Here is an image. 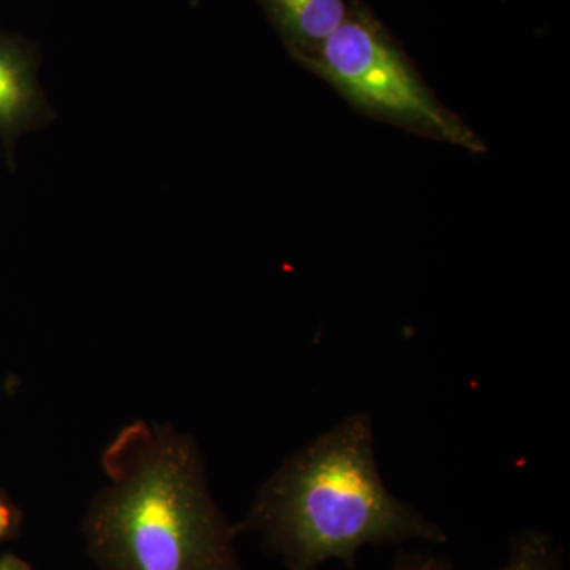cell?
Segmentation results:
<instances>
[{
  "mask_svg": "<svg viewBox=\"0 0 570 570\" xmlns=\"http://www.w3.org/2000/svg\"><path fill=\"white\" fill-rule=\"evenodd\" d=\"M111 483L85 520L100 570H239L236 528L214 504L193 439L132 423L104 453Z\"/></svg>",
  "mask_w": 570,
  "mask_h": 570,
  "instance_id": "obj_1",
  "label": "cell"
},
{
  "mask_svg": "<svg viewBox=\"0 0 570 570\" xmlns=\"http://www.w3.org/2000/svg\"><path fill=\"white\" fill-rule=\"evenodd\" d=\"M238 531L258 532L287 570H317L332 560L354 568L366 546L448 540L382 482L365 414L344 419L285 461Z\"/></svg>",
  "mask_w": 570,
  "mask_h": 570,
  "instance_id": "obj_2",
  "label": "cell"
},
{
  "mask_svg": "<svg viewBox=\"0 0 570 570\" xmlns=\"http://www.w3.org/2000/svg\"><path fill=\"white\" fill-rule=\"evenodd\" d=\"M299 62L373 118L471 153L485 151L478 135L441 104L406 56L363 14H348L340 29Z\"/></svg>",
  "mask_w": 570,
  "mask_h": 570,
  "instance_id": "obj_3",
  "label": "cell"
},
{
  "mask_svg": "<svg viewBox=\"0 0 570 570\" xmlns=\"http://www.w3.org/2000/svg\"><path fill=\"white\" fill-rule=\"evenodd\" d=\"M296 59L313 55L348 18L346 0H262Z\"/></svg>",
  "mask_w": 570,
  "mask_h": 570,
  "instance_id": "obj_4",
  "label": "cell"
},
{
  "mask_svg": "<svg viewBox=\"0 0 570 570\" xmlns=\"http://www.w3.org/2000/svg\"><path fill=\"white\" fill-rule=\"evenodd\" d=\"M43 102L32 62L17 47L0 43V129L14 132L39 118Z\"/></svg>",
  "mask_w": 570,
  "mask_h": 570,
  "instance_id": "obj_5",
  "label": "cell"
},
{
  "mask_svg": "<svg viewBox=\"0 0 570 570\" xmlns=\"http://www.w3.org/2000/svg\"><path fill=\"white\" fill-rule=\"evenodd\" d=\"M498 570H562L561 551L549 535L528 531L513 540L508 562Z\"/></svg>",
  "mask_w": 570,
  "mask_h": 570,
  "instance_id": "obj_6",
  "label": "cell"
},
{
  "mask_svg": "<svg viewBox=\"0 0 570 570\" xmlns=\"http://www.w3.org/2000/svg\"><path fill=\"white\" fill-rule=\"evenodd\" d=\"M390 570H455L450 562L419 553H401Z\"/></svg>",
  "mask_w": 570,
  "mask_h": 570,
  "instance_id": "obj_7",
  "label": "cell"
},
{
  "mask_svg": "<svg viewBox=\"0 0 570 570\" xmlns=\"http://www.w3.org/2000/svg\"><path fill=\"white\" fill-rule=\"evenodd\" d=\"M21 523V512L17 505L0 491V542L13 538Z\"/></svg>",
  "mask_w": 570,
  "mask_h": 570,
  "instance_id": "obj_8",
  "label": "cell"
},
{
  "mask_svg": "<svg viewBox=\"0 0 570 570\" xmlns=\"http://www.w3.org/2000/svg\"><path fill=\"white\" fill-rule=\"evenodd\" d=\"M0 570H31V568L14 554H6V557L0 558Z\"/></svg>",
  "mask_w": 570,
  "mask_h": 570,
  "instance_id": "obj_9",
  "label": "cell"
}]
</instances>
